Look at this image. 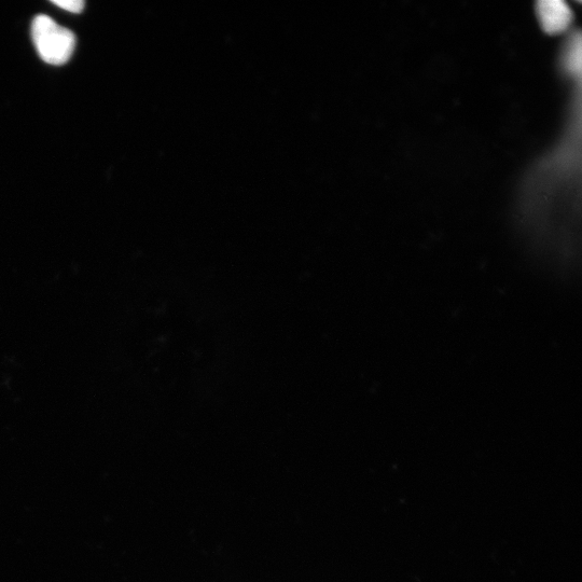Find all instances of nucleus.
<instances>
[{"instance_id":"2","label":"nucleus","mask_w":582,"mask_h":582,"mask_svg":"<svg viewBox=\"0 0 582 582\" xmlns=\"http://www.w3.org/2000/svg\"><path fill=\"white\" fill-rule=\"evenodd\" d=\"M538 15L544 29L549 33L563 31L572 19L570 8L561 0L540 2L538 4Z\"/></svg>"},{"instance_id":"1","label":"nucleus","mask_w":582,"mask_h":582,"mask_svg":"<svg viewBox=\"0 0 582 582\" xmlns=\"http://www.w3.org/2000/svg\"><path fill=\"white\" fill-rule=\"evenodd\" d=\"M34 45L40 58L50 65H63L72 58L76 37L48 16H37L32 25Z\"/></svg>"},{"instance_id":"3","label":"nucleus","mask_w":582,"mask_h":582,"mask_svg":"<svg viewBox=\"0 0 582 582\" xmlns=\"http://www.w3.org/2000/svg\"><path fill=\"white\" fill-rule=\"evenodd\" d=\"M52 4L73 13H80L85 8L82 0H53Z\"/></svg>"}]
</instances>
